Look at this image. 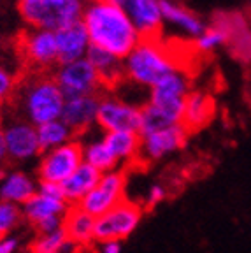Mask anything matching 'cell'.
Returning a JSON list of instances; mask_svg holds the SVG:
<instances>
[{
  "label": "cell",
  "mask_w": 251,
  "mask_h": 253,
  "mask_svg": "<svg viewBox=\"0 0 251 253\" xmlns=\"http://www.w3.org/2000/svg\"><path fill=\"white\" fill-rule=\"evenodd\" d=\"M81 23L88 32L90 44L125 58L137 46L141 36L122 5L109 0H90L84 4Z\"/></svg>",
  "instance_id": "obj_1"
},
{
  "label": "cell",
  "mask_w": 251,
  "mask_h": 253,
  "mask_svg": "<svg viewBox=\"0 0 251 253\" xmlns=\"http://www.w3.org/2000/svg\"><path fill=\"white\" fill-rule=\"evenodd\" d=\"M63 104L65 97L53 78V72L30 71L18 81V88L9 106L16 107V115L39 126L58 120Z\"/></svg>",
  "instance_id": "obj_2"
},
{
  "label": "cell",
  "mask_w": 251,
  "mask_h": 253,
  "mask_svg": "<svg viewBox=\"0 0 251 253\" xmlns=\"http://www.w3.org/2000/svg\"><path fill=\"white\" fill-rule=\"evenodd\" d=\"M176 69L179 67L174 55L158 39H141L137 46L123 58L125 79L146 90Z\"/></svg>",
  "instance_id": "obj_3"
},
{
  "label": "cell",
  "mask_w": 251,
  "mask_h": 253,
  "mask_svg": "<svg viewBox=\"0 0 251 253\" xmlns=\"http://www.w3.org/2000/svg\"><path fill=\"white\" fill-rule=\"evenodd\" d=\"M84 4L83 0H18V11L30 28L56 32L81 21Z\"/></svg>",
  "instance_id": "obj_4"
},
{
  "label": "cell",
  "mask_w": 251,
  "mask_h": 253,
  "mask_svg": "<svg viewBox=\"0 0 251 253\" xmlns=\"http://www.w3.org/2000/svg\"><path fill=\"white\" fill-rule=\"evenodd\" d=\"M190 93V79L181 69L162 78L157 84L149 88L148 104L157 107L164 116L172 123L183 122V111H185L186 97Z\"/></svg>",
  "instance_id": "obj_5"
},
{
  "label": "cell",
  "mask_w": 251,
  "mask_h": 253,
  "mask_svg": "<svg viewBox=\"0 0 251 253\" xmlns=\"http://www.w3.org/2000/svg\"><path fill=\"white\" fill-rule=\"evenodd\" d=\"M53 78L58 83L65 99H74L83 95H100L106 91L97 71L88 62V58L58 63L53 72Z\"/></svg>",
  "instance_id": "obj_6"
},
{
  "label": "cell",
  "mask_w": 251,
  "mask_h": 253,
  "mask_svg": "<svg viewBox=\"0 0 251 253\" xmlns=\"http://www.w3.org/2000/svg\"><path fill=\"white\" fill-rule=\"evenodd\" d=\"M0 125L4 132L5 150L9 162H28L41 155V146L37 141V128L20 115H0Z\"/></svg>",
  "instance_id": "obj_7"
},
{
  "label": "cell",
  "mask_w": 251,
  "mask_h": 253,
  "mask_svg": "<svg viewBox=\"0 0 251 253\" xmlns=\"http://www.w3.org/2000/svg\"><path fill=\"white\" fill-rule=\"evenodd\" d=\"M142 220V206L122 201L113 210L95 218V241H123L137 230Z\"/></svg>",
  "instance_id": "obj_8"
},
{
  "label": "cell",
  "mask_w": 251,
  "mask_h": 253,
  "mask_svg": "<svg viewBox=\"0 0 251 253\" xmlns=\"http://www.w3.org/2000/svg\"><path fill=\"white\" fill-rule=\"evenodd\" d=\"M83 164V144L78 137L41 153L37 167L39 183H58L62 185L76 169Z\"/></svg>",
  "instance_id": "obj_9"
},
{
  "label": "cell",
  "mask_w": 251,
  "mask_h": 253,
  "mask_svg": "<svg viewBox=\"0 0 251 253\" xmlns=\"http://www.w3.org/2000/svg\"><path fill=\"white\" fill-rule=\"evenodd\" d=\"M18 47L30 71L49 72L58 65V46L53 30L30 28L21 34Z\"/></svg>",
  "instance_id": "obj_10"
},
{
  "label": "cell",
  "mask_w": 251,
  "mask_h": 253,
  "mask_svg": "<svg viewBox=\"0 0 251 253\" xmlns=\"http://www.w3.org/2000/svg\"><path fill=\"white\" fill-rule=\"evenodd\" d=\"M97 128L102 132H139L141 107L125 102L113 91H104L98 99Z\"/></svg>",
  "instance_id": "obj_11"
},
{
  "label": "cell",
  "mask_w": 251,
  "mask_h": 253,
  "mask_svg": "<svg viewBox=\"0 0 251 253\" xmlns=\"http://www.w3.org/2000/svg\"><path fill=\"white\" fill-rule=\"evenodd\" d=\"M126 176L122 169H114L100 174L97 185L86 194V197L79 202V208L86 211L93 218H98L106 211L113 210L122 201H125Z\"/></svg>",
  "instance_id": "obj_12"
},
{
  "label": "cell",
  "mask_w": 251,
  "mask_h": 253,
  "mask_svg": "<svg viewBox=\"0 0 251 253\" xmlns=\"http://www.w3.org/2000/svg\"><path fill=\"white\" fill-rule=\"evenodd\" d=\"M186 139H188V130L183 123L165 126L149 134H142L139 160H146V162L162 160L167 155L179 151L186 144Z\"/></svg>",
  "instance_id": "obj_13"
},
{
  "label": "cell",
  "mask_w": 251,
  "mask_h": 253,
  "mask_svg": "<svg viewBox=\"0 0 251 253\" xmlns=\"http://www.w3.org/2000/svg\"><path fill=\"white\" fill-rule=\"evenodd\" d=\"M122 7L141 39H158L164 28L162 0H125Z\"/></svg>",
  "instance_id": "obj_14"
},
{
  "label": "cell",
  "mask_w": 251,
  "mask_h": 253,
  "mask_svg": "<svg viewBox=\"0 0 251 253\" xmlns=\"http://www.w3.org/2000/svg\"><path fill=\"white\" fill-rule=\"evenodd\" d=\"M100 95H83L74 99H65L60 118L71 126L76 137L86 134L97 126V111Z\"/></svg>",
  "instance_id": "obj_15"
},
{
  "label": "cell",
  "mask_w": 251,
  "mask_h": 253,
  "mask_svg": "<svg viewBox=\"0 0 251 253\" xmlns=\"http://www.w3.org/2000/svg\"><path fill=\"white\" fill-rule=\"evenodd\" d=\"M56 46H58V63L74 62L79 58H86V53L90 49V39L88 32L81 21L63 27L55 32Z\"/></svg>",
  "instance_id": "obj_16"
},
{
  "label": "cell",
  "mask_w": 251,
  "mask_h": 253,
  "mask_svg": "<svg viewBox=\"0 0 251 253\" xmlns=\"http://www.w3.org/2000/svg\"><path fill=\"white\" fill-rule=\"evenodd\" d=\"M63 232L74 246L86 248L95 241V218L79 206H69L63 216Z\"/></svg>",
  "instance_id": "obj_17"
},
{
  "label": "cell",
  "mask_w": 251,
  "mask_h": 253,
  "mask_svg": "<svg viewBox=\"0 0 251 253\" xmlns=\"http://www.w3.org/2000/svg\"><path fill=\"white\" fill-rule=\"evenodd\" d=\"M67 210H69V204H67L65 201L47 197V195L41 194V192H37L34 197H30L23 206H21L23 218L34 227V229L46 220L63 218L67 213Z\"/></svg>",
  "instance_id": "obj_18"
},
{
  "label": "cell",
  "mask_w": 251,
  "mask_h": 253,
  "mask_svg": "<svg viewBox=\"0 0 251 253\" xmlns=\"http://www.w3.org/2000/svg\"><path fill=\"white\" fill-rule=\"evenodd\" d=\"M37 188H39V181L32 178L30 174L11 170L0 179V199L21 208L28 199L37 194Z\"/></svg>",
  "instance_id": "obj_19"
},
{
  "label": "cell",
  "mask_w": 251,
  "mask_h": 253,
  "mask_svg": "<svg viewBox=\"0 0 251 253\" xmlns=\"http://www.w3.org/2000/svg\"><path fill=\"white\" fill-rule=\"evenodd\" d=\"M88 62L93 65L97 71L98 78L102 81L104 88H111L113 90L118 83H122L125 79V72H123V60L120 56L113 55V53L100 49V47L90 46L86 53Z\"/></svg>",
  "instance_id": "obj_20"
},
{
  "label": "cell",
  "mask_w": 251,
  "mask_h": 253,
  "mask_svg": "<svg viewBox=\"0 0 251 253\" xmlns=\"http://www.w3.org/2000/svg\"><path fill=\"white\" fill-rule=\"evenodd\" d=\"M100 174L97 169H93L91 166L83 162L74 172L62 183V192L65 202L69 206H78L83 199L86 197V194L97 185V181L100 179Z\"/></svg>",
  "instance_id": "obj_21"
},
{
  "label": "cell",
  "mask_w": 251,
  "mask_h": 253,
  "mask_svg": "<svg viewBox=\"0 0 251 253\" xmlns=\"http://www.w3.org/2000/svg\"><path fill=\"white\" fill-rule=\"evenodd\" d=\"M104 141L120 169L139 160V155H141L139 132H104Z\"/></svg>",
  "instance_id": "obj_22"
},
{
  "label": "cell",
  "mask_w": 251,
  "mask_h": 253,
  "mask_svg": "<svg viewBox=\"0 0 251 253\" xmlns=\"http://www.w3.org/2000/svg\"><path fill=\"white\" fill-rule=\"evenodd\" d=\"M162 16H164V25H172L185 36L193 37V39L200 36L206 28L204 21L200 20L195 12L174 0H162Z\"/></svg>",
  "instance_id": "obj_23"
},
{
  "label": "cell",
  "mask_w": 251,
  "mask_h": 253,
  "mask_svg": "<svg viewBox=\"0 0 251 253\" xmlns=\"http://www.w3.org/2000/svg\"><path fill=\"white\" fill-rule=\"evenodd\" d=\"M214 113V102L209 95L202 91H190L185 102V111H183V125L186 130H195L204 126L211 120Z\"/></svg>",
  "instance_id": "obj_24"
},
{
  "label": "cell",
  "mask_w": 251,
  "mask_h": 253,
  "mask_svg": "<svg viewBox=\"0 0 251 253\" xmlns=\"http://www.w3.org/2000/svg\"><path fill=\"white\" fill-rule=\"evenodd\" d=\"M81 144H83V162L91 166L93 169H97L98 172L104 174V172H109V170L120 169L114 157L111 155L109 148H107L106 141H104V134L98 135V137L88 139L86 142L81 141Z\"/></svg>",
  "instance_id": "obj_25"
},
{
  "label": "cell",
  "mask_w": 251,
  "mask_h": 253,
  "mask_svg": "<svg viewBox=\"0 0 251 253\" xmlns=\"http://www.w3.org/2000/svg\"><path fill=\"white\" fill-rule=\"evenodd\" d=\"M36 128H37V141H39L41 151L53 150V148H58L62 144H65V142L76 139V134L71 130V126L67 125L62 118L42 123V125L36 126Z\"/></svg>",
  "instance_id": "obj_26"
},
{
  "label": "cell",
  "mask_w": 251,
  "mask_h": 253,
  "mask_svg": "<svg viewBox=\"0 0 251 253\" xmlns=\"http://www.w3.org/2000/svg\"><path fill=\"white\" fill-rule=\"evenodd\" d=\"M74 250L67 239L63 229H58L49 234H37V239L32 245V253H71Z\"/></svg>",
  "instance_id": "obj_27"
},
{
  "label": "cell",
  "mask_w": 251,
  "mask_h": 253,
  "mask_svg": "<svg viewBox=\"0 0 251 253\" xmlns=\"http://www.w3.org/2000/svg\"><path fill=\"white\" fill-rule=\"evenodd\" d=\"M21 220H23V213L20 206L0 199V237L9 236L20 225Z\"/></svg>",
  "instance_id": "obj_28"
},
{
  "label": "cell",
  "mask_w": 251,
  "mask_h": 253,
  "mask_svg": "<svg viewBox=\"0 0 251 253\" xmlns=\"http://www.w3.org/2000/svg\"><path fill=\"white\" fill-rule=\"evenodd\" d=\"M18 81H20L18 76L0 65V109L11 104L16 88H18Z\"/></svg>",
  "instance_id": "obj_29"
},
{
  "label": "cell",
  "mask_w": 251,
  "mask_h": 253,
  "mask_svg": "<svg viewBox=\"0 0 251 253\" xmlns=\"http://www.w3.org/2000/svg\"><path fill=\"white\" fill-rule=\"evenodd\" d=\"M165 197H167V192H165V188L162 185L149 186L148 194H146V206H148V208H155V206H158L162 201H165Z\"/></svg>",
  "instance_id": "obj_30"
},
{
  "label": "cell",
  "mask_w": 251,
  "mask_h": 253,
  "mask_svg": "<svg viewBox=\"0 0 251 253\" xmlns=\"http://www.w3.org/2000/svg\"><path fill=\"white\" fill-rule=\"evenodd\" d=\"M37 192L47 195V197L62 199V201H65V197H63V192H62V186H60L58 183H39V188H37Z\"/></svg>",
  "instance_id": "obj_31"
},
{
  "label": "cell",
  "mask_w": 251,
  "mask_h": 253,
  "mask_svg": "<svg viewBox=\"0 0 251 253\" xmlns=\"http://www.w3.org/2000/svg\"><path fill=\"white\" fill-rule=\"evenodd\" d=\"M16 248H18V239L16 237H0V253H14Z\"/></svg>",
  "instance_id": "obj_32"
},
{
  "label": "cell",
  "mask_w": 251,
  "mask_h": 253,
  "mask_svg": "<svg viewBox=\"0 0 251 253\" xmlns=\"http://www.w3.org/2000/svg\"><path fill=\"white\" fill-rule=\"evenodd\" d=\"M100 253H122V241H102Z\"/></svg>",
  "instance_id": "obj_33"
},
{
  "label": "cell",
  "mask_w": 251,
  "mask_h": 253,
  "mask_svg": "<svg viewBox=\"0 0 251 253\" xmlns=\"http://www.w3.org/2000/svg\"><path fill=\"white\" fill-rule=\"evenodd\" d=\"M9 162L7 150H5V141H4V132H2V125H0V167L5 166Z\"/></svg>",
  "instance_id": "obj_34"
},
{
  "label": "cell",
  "mask_w": 251,
  "mask_h": 253,
  "mask_svg": "<svg viewBox=\"0 0 251 253\" xmlns=\"http://www.w3.org/2000/svg\"><path fill=\"white\" fill-rule=\"evenodd\" d=\"M109 2H113V4H116V5H123L125 0H109Z\"/></svg>",
  "instance_id": "obj_35"
},
{
  "label": "cell",
  "mask_w": 251,
  "mask_h": 253,
  "mask_svg": "<svg viewBox=\"0 0 251 253\" xmlns=\"http://www.w3.org/2000/svg\"><path fill=\"white\" fill-rule=\"evenodd\" d=\"M83 2H90V0H83Z\"/></svg>",
  "instance_id": "obj_36"
}]
</instances>
